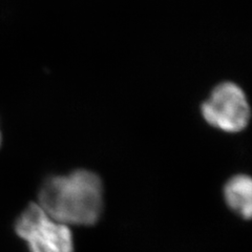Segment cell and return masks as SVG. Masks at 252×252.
<instances>
[{
  "label": "cell",
  "mask_w": 252,
  "mask_h": 252,
  "mask_svg": "<svg viewBox=\"0 0 252 252\" xmlns=\"http://www.w3.org/2000/svg\"><path fill=\"white\" fill-rule=\"evenodd\" d=\"M15 229L31 252H74L69 226L51 218L39 206L30 204L16 222Z\"/></svg>",
  "instance_id": "2"
},
{
  "label": "cell",
  "mask_w": 252,
  "mask_h": 252,
  "mask_svg": "<svg viewBox=\"0 0 252 252\" xmlns=\"http://www.w3.org/2000/svg\"><path fill=\"white\" fill-rule=\"evenodd\" d=\"M224 195L226 203L232 210L245 219L252 214V182L245 175L232 177L225 185Z\"/></svg>",
  "instance_id": "4"
},
{
  "label": "cell",
  "mask_w": 252,
  "mask_h": 252,
  "mask_svg": "<svg viewBox=\"0 0 252 252\" xmlns=\"http://www.w3.org/2000/svg\"><path fill=\"white\" fill-rule=\"evenodd\" d=\"M39 206L58 222L69 225L96 223L103 205L100 178L90 170L47 179L39 191Z\"/></svg>",
  "instance_id": "1"
},
{
  "label": "cell",
  "mask_w": 252,
  "mask_h": 252,
  "mask_svg": "<svg viewBox=\"0 0 252 252\" xmlns=\"http://www.w3.org/2000/svg\"><path fill=\"white\" fill-rule=\"evenodd\" d=\"M0 144H1V133H0Z\"/></svg>",
  "instance_id": "5"
},
{
  "label": "cell",
  "mask_w": 252,
  "mask_h": 252,
  "mask_svg": "<svg viewBox=\"0 0 252 252\" xmlns=\"http://www.w3.org/2000/svg\"><path fill=\"white\" fill-rule=\"evenodd\" d=\"M202 115L211 126L234 133L246 128L250 120V106L238 84L224 82L217 85L204 102Z\"/></svg>",
  "instance_id": "3"
}]
</instances>
